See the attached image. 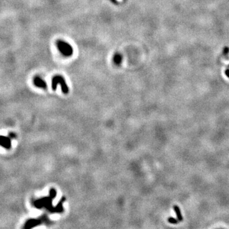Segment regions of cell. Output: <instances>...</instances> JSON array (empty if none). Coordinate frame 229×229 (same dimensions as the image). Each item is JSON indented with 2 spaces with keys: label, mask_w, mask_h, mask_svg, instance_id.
<instances>
[{
  "label": "cell",
  "mask_w": 229,
  "mask_h": 229,
  "mask_svg": "<svg viewBox=\"0 0 229 229\" xmlns=\"http://www.w3.org/2000/svg\"><path fill=\"white\" fill-rule=\"evenodd\" d=\"M66 200V198L65 197H62L60 200H59V202H58V204H57L56 206L54 207L52 213H61L62 212H64L65 210L63 207V202Z\"/></svg>",
  "instance_id": "cell-7"
},
{
  "label": "cell",
  "mask_w": 229,
  "mask_h": 229,
  "mask_svg": "<svg viewBox=\"0 0 229 229\" xmlns=\"http://www.w3.org/2000/svg\"><path fill=\"white\" fill-rule=\"evenodd\" d=\"M33 83H34V86H36L37 87L43 89H46L47 88V83L42 78H40L38 76H36L34 78Z\"/></svg>",
  "instance_id": "cell-6"
},
{
  "label": "cell",
  "mask_w": 229,
  "mask_h": 229,
  "mask_svg": "<svg viewBox=\"0 0 229 229\" xmlns=\"http://www.w3.org/2000/svg\"><path fill=\"white\" fill-rule=\"evenodd\" d=\"M49 218H47L45 216H41L38 219H35V218H32V219H29L28 220H27L25 223V225L24 226V228L26 229H29L31 228H33L36 226L39 225L41 223H43L44 222H46L47 220H48Z\"/></svg>",
  "instance_id": "cell-4"
},
{
  "label": "cell",
  "mask_w": 229,
  "mask_h": 229,
  "mask_svg": "<svg viewBox=\"0 0 229 229\" xmlns=\"http://www.w3.org/2000/svg\"><path fill=\"white\" fill-rule=\"evenodd\" d=\"M8 136H9L11 139H15V138H16L17 135H16L14 133H9Z\"/></svg>",
  "instance_id": "cell-12"
},
{
  "label": "cell",
  "mask_w": 229,
  "mask_h": 229,
  "mask_svg": "<svg viewBox=\"0 0 229 229\" xmlns=\"http://www.w3.org/2000/svg\"><path fill=\"white\" fill-rule=\"evenodd\" d=\"M49 195L50 197H52L53 199H55L56 195H57V191L54 188H52L50 189V191H49Z\"/></svg>",
  "instance_id": "cell-10"
},
{
  "label": "cell",
  "mask_w": 229,
  "mask_h": 229,
  "mask_svg": "<svg viewBox=\"0 0 229 229\" xmlns=\"http://www.w3.org/2000/svg\"><path fill=\"white\" fill-rule=\"evenodd\" d=\"M58 84H60L61 86V89L62 92L65 94H68L69 92V87L66 84L65 78L60 75H55L52 78V88L53 91H55L57 89V86Z\"/></svg>",
  "instance_id": "cell-2"
},
{
  "label": "cell",
  "mask_w": 229,
  "mask_h": 229,
  "mask_svg": "<svg viewBox=\"0 0 229 229\" xmlns=\"http://www.w3.org/2000/svg\"><path fill=\"white\" fill-rule=\"evenodd\" d=\"M12 139L9 136H0V146L5 149L10 150L12 147Z\"/></svg>",
  "instance_id": "cell-5"
},
{
  "label": "cell",
  "mask_w": 229,
  "mask_h": 229,
  "mask_svg": "<svg viewBox=\"0 0 229 229\" xmlns=\"http://www.w3.org/2000/svg\"><path fill=\"white\" fill-rule=\"evenodd\" d=\"M59 52L65 57H70L73 54V49L71 45L62 40H58L56 43Z\"/></svg>",
  "instance_id": "cell-3"
},
{
  "label": "cell",
  "mask_w": 229,
  "mask_h": 229,
  "mask_svg": "<svg viewBox=\"0 0 229 229\" xmlns=\"http://www.w3.org/2000/svg\"><path fill=\"white\" fill-rule=\"evenodd\" d=\"M173 209L174 210V211L176 212V216H177V219L179 221H183V216H182V215H181V211H180V207L176 206V205H174L173 206Z\"/></svg>",
  "instance_id": "cell-9"
},
{
  "label": "cell",
  "mask_w": 229,
  "mask_h": 229,
  "mask_svg": "<svg viewBox=\"0 0 229 229\" xmlns=\"http://www.w3.org/2000/svg\"><path fill=\"white\" fill-rule=\"evenodd\" d=\"M122 60H123V57L120 54L117 53L115 54V55L113 57V62L115 65H120L122 63Z\"/></svg>",
  "instance_id": "cell-8"
},
{
  "label": "cell",
  "mask_w": 229,
  "mask_h": 229,
  "mask_svg": "<svg viewBox=\"0 0 229 229\" xmlns=\"http://www.w3.org/2000/svg\"><path fill=\"white\" fill-rule=\"evenodd\" d=\"M225 75H226V76H227L228 78H229V70H226L225 71Z\"/></svg>",
  "instance_id": "cell-13"
},
{
  "label": "cell",
  "mask_w": 229,
  "mask_h": 229,
  "mask_svg": "<svg viewBox=\"0 0 229 229\" xmlns=\"http://www.w3.org/2000/svg\"><path fill=\"white\" fill-rule=\"evenodd\" d=\"M53 198L50 195L48 197H44L39 199L33 201V205L38 210H41L42 208H45L50 213H52L54 206L52 205Z\"/></svg>",
  "instance_id": "cell-1"
},
{
  "label": "cell",
  "mask_w": 229,
  "mask_h": 229,
  "mask_svg": "<svg viewBox=\"0 0 229 229\" xmlns=\"http://www.w3.org/2000/svg\"><path fill=\"white\" fill-rule=\"evenodd\" d=\"M168 222L171 224H177L180 221L178 220V219L174 218L173 217H170L168 218Z\"/></svg>",
  "instance_id": "cell-11"
}]
</instances>
